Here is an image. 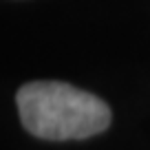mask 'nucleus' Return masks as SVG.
<instances>
[{
    "label": "nucleus",
    "mask_w": 150,
    "mask_h": 150,
    "mask_svg": "<svg viewBox=\"0 0 150 150\" xmlns=\"http://www.w3.org/2000/svg\"><path fill=\"white\" fill-rule=\"evenodd\" d=\"M22 126L40 139H86L106 130V102L64 82H31L16 95Z\"/></svg>",
    "instance_id": "obj_1"
}]
</instances>
